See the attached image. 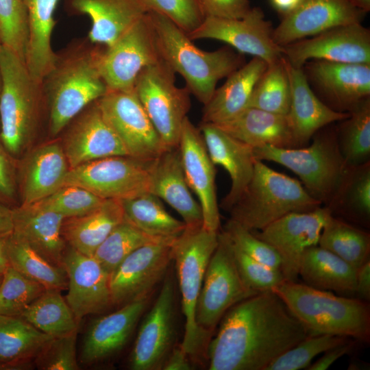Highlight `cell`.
Listing matches in <instances>:
<instances>
[{
	"mask_svg": "<svg viewBox=\"0 0 370 370\" xmlns=\"http://www.w3.org/2000/svg\"><path fill=\"white\" fill-rule=\"evenodd\" d=\"M310 334L272 290L232 306L210 338L209 370H266L280 355Z\"/></svg>",
	"mask_w": 370,
	"mask_h": 370,
	"instance_id": "obj_1",
	"label": "cell"
},
{
	"mask_svg": "<svg viewBox=\"0 0 370 370\" xmlns=\"http://www.w3.org/2000/svg\"><path fill=\"white\" fill-rule=\"evenodd\" d=\"M104 47L88 37L79 38L56 52L51 69L42 79L48 109L47 133L51 138L108 92L100 69Z\"/></svg>",
	"mask_w": 370,
	"mask_h": 370,
	"instance_id": "obj_2",
	"label": "cell"
},
{
	"mask_svg": "<svg viewBox=\"0 0 370 370\" xmlns=\"http://www.w3.org/2000/svg\"><path fill=\"white\" fill-rule=\"evenodd\" d=\"M0 135L16 160L21 159L45 123L48 109L42 80L34 77L24 61L3 45L1 55Z\"/></svg>",
	"mask_w": 370,
	"mask_h": 370,
	"instance_id": "obj_3",
	"label": "cell"
},
{
	"mask_svg": "<svg viewBox=\"0 0 370 370\" xmlns=\"http://www.w3.org/2000/svg\"><path fill=\"white\" fill-rule=\"evenodd\" d=\"M148 15L161 60L183 77L190 94L204 105L212 97L218 82L245 63L244 55L230 46L204 51L166 16L154 12H148Z\"/></svg>",
	"mask_w": 370,
	"mask_h": 370,
	"instance_id": "obj_4",
	"label": "cell"
},
{
	"mask_svg": "<svg viewBox=\"0 0 370 370\" xmlns=\"http://www.w3.org/2000/svg\"><path fill=\"white\" fill-rule=\"evenodd\" d=\"M310 335L345 336L370 341L369 302L336 295L297 281L284 280L272 288Z\"/></svg>",
	"mask_w": 370,
	"mask_h": 370,
	"instance_id": "obj_5",
	"label": "cell"
},
{
	"mask_svg": "<svg viewBox=\"0 0 370 370\" xmlns=\"http://www.w3.org/2000/svg\"><path fill=\"white\" fill-rule=\"evenodd\" d=\"M307 147L254 148L257 160L283 165L299 176L307 192L322 203L334 204L340 197L351 169L340 150L336 134H315Z\"/></svg>",
	"mask_w": 370,
	"mask_h": 370,
	"instance_id": "obj_6",
	"label": "cell"
},
{
	"mask_svg": "<svg viewBox=\"0 0 370 370\" xmlns=\"http://www.w3.org/2000/svg\"><path fill=\"white\" fill-rule=\"evenodd\" d=\"M321 204L299 181L256 159L250 182L230 210V219L251 231L260 230L288 214L311 211Z\"/></svg>",
	"mask_w": 370,
	"mask_h": 370,
	"instance_id": "obj_7",
	"label": "cell"
},
{
	"mask_svg": "<svg viewBox=\"0 0 370 370\" xmlns=\"http://www.w3.org/2000/svg\"><path fill=\"white\" fill-rule=\"evenodd\" d=\"M219 231H212L203 225L188 227L178 236L173 246L185 318L182 347L190 359L206 358L211 336L201 332L195 322L196 304L208 262L218 244Z\"/></svg>",
	"mask_w": 370,
	"mask_h": 370,
	"instance_id": "obj_8",
	"label": "cell"
},
{
	"mask_svg": "<svg viewBox=\"0 0 370 370\" xmlns=\"http://www.w3.org/2000/svg\"><path fill=\"white\" fill-rule=\"evenodd\" d=\"M256 293L240 274L231 239L223 230L219 231L218 244L208 262L196 304L197 327L212 336L225 312Z\"/></svg>",
	"mask_w": 370,
	"mask_h": 370,
	"instance_id": "obj_9",
	"label": "cell"
},
{
	"mask_svg": "<svg viewBox=\"0 0 370 370\" xmlns=\"http://www.w3.org/2000/svg\"><path fill=\"white\" fill-rule=\"evenodd\" d=\"M134 90L165 147L177 148L191 103L187 88L175 84V73L160 60L140 71Z\"/></svg>",
	"mask_w": 370,
	"mask_h": 370,
	"instance_id": "obj_10",
	"label": "cell"
},
{
	"mask_svg": "<svg viewBox=\"0 0 370 370\" xmlns=\"http://www.w3.org/2000/svg\"><path fill=\"white\" fill-rule=\"evenodd\" d=\"M154 160L129 156L95 160L70 169L63 186L82 187L103 199L132 198L150 193Z\"/></svg>",
	"mask_w": 370,
	"mask_h": 370,
	"instance_id": "obj_11",
	"label": "cell"
},
{
	"mask_svg": "<svg viewBox=\"0 0 370 370\" xmlns=\"http://www.w3.org/2000/svg\"><path fill=\"white\" fill-rule=\"evenodd\" d=\"M160 60L147 12L112 45L104 47L100 69L108 90H128L134 88L136 79L144 68Z\"/></svg>",
	"mask_w": 370,
	"mask_h": 370,
	"instance_id": "obj_12",
	"label": "cell"
},
{
	"mask_svg": "<svg viewBox=\"0 0 370 370\" xmlns=\"http://www.w3.org/2000/svg\"><path fill=\"white\" fill-rule=\"evenodd\" d=\"M97 101L129 156L154 160L167 149L134 88L108 90Z\"/></svg>",
	"mask_w": 370,
	"mask_h": 370,
	"instance_id": "obj_13",
	"label": "cell"
},
{
	"mask_svg": "<svg viewBox=\"0 0 370 370\" xmlns=\"http://www.w3.org/2000/svg\"><path fill=\"white\" fill-rule=\"evenodd\" d=\"M176 238H162L143 245L110 273L113 306H123L149 297L173 261V246Z\"/></svg>",
	"mask_w": 370,
	"mask_h": 370,
	"instance_id": "obj_14",
	"label": "cell"
},
{
	"mask_svg": "<svg viewBox=\"0 0 370 370\" xmlns=\"http://www.w3.org/2000/svg\"><path fill=\"white\" fill-rule=\"evenodd\" d=\"M273 31L263 11L254 7L241 18L206 17L197 28L187 34L192 40L222 41L240 53L259 58L269 64L282 57L281 47L273 40Z\"/></svg>",
	"mask_w": 370,
	"mask_h": 370,
	"instance_id": "obj_15",
	"label": "cell"
},
{
	"mask_svg": "<svg viewBox=\"0 0 370 370\" xmlns=\"http://www.w3.org/2000/svg\"><path fill=\"white\" fill-rule=\"evenodd\" d=\"M280 47L282 56L297 68L312 60L370 64V31L361 23L337 26Z\"/></svg>",
	"mask_w": 370,
	"mask_h": 370,
	"instance_id": "obj_16",
	"label": "cell"
},
{
	"mask_svg": "<svg viewBox=\"0 0 370 370\" xmlns=\"http://www.w3.org/2000/svg\"><path fill=\"white\" fill-rule=\"evenodd\" d=\"M329 208L292 212L269 224L255 235L270 245L281 258L280 271L285 280L297 281L304 251L317 245L329 217Z\"/></svg>",
	"mask_w": 370,
	"mask_h": 370,
	"instance_id": "obj_17",
	"label": "cell"
},
{
	"mask_svg": "<svg viewBox=\"0 0 370 370\" xmlns=\"http://www.w3.org/2000/svg\"><path fill=\"white\" fill-rule=\"evenodd\" d=\"M301 68L314 92L334 110L347 112L370 97V64L312 60Z\"/></svg>",
	"mask_w": 370,
	"mask_h": 370,
	"instance_id": "obj_18",
	"label": "cell"
},
{
	"mask_svg": "<svg viewBox=\"0 0 370 370\" xmlns=\"http://www.w3.org/2000/svg\"><path fill=\"white\" fill-rule=\"evenodd\" d=\"M60 142L70 169L107 157L128 156L95 101L63 130Z\"/></svg>",
	"mask_w": 370,
	"mask_h": 370,
	"instance_id": "obj_19",
	"label": "cell"
},
{
	"mask_svg": "<svg viewBox=\"0 0 370 370\" xmlns=\"http://www.w3.org/2000/svg\"><path fill=\"white\" fill-rule=\"evenodd\" d=\"M174 321L175 291L167 278L138 332L130 357L131 369H162L173 347Z\"/></svg>",
	"mask_w": 370,
	"mask_h": 370,
	"instance_id": "obj_20",
	"label": "cell"
},
{
	"mask_svg": "<svg viewBox=\"0 0 370 370\" xmlns=\"http://www.w3.org/2000/svg\"><path fill=\"white\" fill-rule=\"evenodd\" d=\"M188 185L197 196L203 226L219 231L220 214L215 186V168L199 127L187 116L182 124L178 145Z\"/></svg>",
	"mask_w": 370,
	"mask_h": 370,
	"instance_id": "obj_21",
	"label": "cell"
},
{
	"mask_svg": "<svg viewBox=\"0 0 370 370\" xmlns=\"http://www.w3.org/2000/svg\"><path fill=\"white\" fill-rule=\"evenodd\" d=\"M63 267L68 278L66 301L79 322L88 314L101 312L113 306L110 274L93 257L66 247Z\"/></svg>",
	"mask_w": 370,
	"mask_h": 370,
	"instance_id": "obj_22",
	"label": "cell"
},
{
	"mask_svg": "<svg viewBox=\"0 0 370 370\" xmlns=\"http://www.w3.org/2000/svg\"><path fill=\"white\" fill-rule=\"evenodd\" d=\"M365 14L346 0H304L273 29V38L283 47L337 26L361 23Z\"/></svg>",
	"mask_w": 370,
	"mask_h": 370,
	"instance_id": "obj_23",
	"label": "cell"
},
{
	"mask_svg": "<svg viewBox=\"0 0 370 370\" xmlns=\"http://www.w3.org/2000/svg\"><path fill=\"white\" fill-rule=\"evenodd\" d=\"M70 168L60 142L41 145L18 160L21 205L37 202L63 186Z\"/></svg>",
	"mask_w": 370,
	"mask_h": 370,
	"instance_id": "obj_24",
	"label": "cell"
},
{
	"mask_svg": "<svg viewBox=\"0 0 370 370\" xmlns=\"http://www.w3.org/2000/svg\"><path fill=\"white\" fill-rule=\"evenodd\" d=\"M283 61L291 90L290 108L286 116L295 147H302L319 130L330 123L345 119L349 113L338 112L328 107L312 90L302 68L293 66L284 57Z\"/></svg>",
	"mask_w": 370,
	"mask_h": 370,
	"instance_id": "obj_25",
	"label": "cell"
},
{
	"mask_svg": "<svg viewBox=\"0 0 370 370\" xmlns=\"http://www.w3.org/2000/svg\"><path fill=\"white\" fill-rule=\"evenodd\" d=\"M199 128L211 160L214 164L223 166L230 177V190L221 202L222 208L230 210L241 198L253 176L256 160L254 148L214 124L201 123Z\"/></svg>",
	"mask_w": 370,
	"mask_h": 370,
	"instance_id": "obj_26",
	"label": "cell"
},
{
	"mask_svg": "<svg viewBox=\"0 0 370 370\" xmlns=\"http://www.w3.org/2000/svg\"><path fill=\"white\" fill-rule=\"evenodd\" d=\"M149 297L129 302L95 320L84 337L81 361L92 364L120 351L127 343L149 303Z\"/></svg>",
	"mask_w": 370,
	"mask_h": 370,
	"instance_id": "obj_27",
	"label": "cell"
},
{
	"mask_svg": "<svg viewBox=\"0 0 370 370\" xmlns=\"http://www.w3.org/2000/svg\"><path fill=\"white\" fill-rule=\"evenodd\" d=\"M67 12L91 20L87 37L93 43L112 45L148 11L141 0H66Z\"/></svg>",
	"mask_w": 370,
	"mask_h": 370,
	"instance_id": "obj_28",
	"label": "cell"
},
{
	"mask_svg": "<svg viewBox=\"0 0 370 370\" xmlns=\"http://www.w3.org/2000/svg\"><path fill=\"white\" fill-rule=\"evenodd\" d=\"M150 193L175 209L186 226L203 225L201 208L190 193L178 147L166 149L154 160Z\"/></svg>",
	"mask_w": 370,
	"mask_h": 370,
	"instance_id": "obj_29",
	"label": "cell"
},
{
	"mask_svg": "<svg viewBox=\"0 0 370 370\" xmlns=\"http://www.w3.org/2000/svg\"><path fill=\"white\" fill-rule=\"evenodd\" d=\"M65 218L34 204L13 208L12 232L24 239L48 262L63 267L66 249L62 236Z\"/></svg>",
	"mask_w": 370,
	"mask_h": 370,
	"instance_id": "obj_30",
	"label": "cell"
},
{
	"mask_svg": "<svg viewBox=\"0 0 370 370\" xmlns=\"http://www.w3.org/2000/svg\"><path fill=\"white\" fill-rule=\"evenodd\" d=\"M267 63L259 58L245 63L216 88L204 105L201 123L219 124L229 121L248 108L254 88L266 70Z\"/></svg>",
	"mask_w": 370,
	"mask_h": 370,
	"instance_id": "obj_31",
	"label": "cell"
},
{
	"mask_svg": "<svg viewBox=\"0 0 370 370\" xmlns=\"http://www.w3.org/2000/svg\"><path fill=\"white\" fill-rule=\"evenodd\" d=\"M214 125L253 148L263 145L296 147L286 115L249 107L233 119Z\"/></svg>",
	"mask_w": 370,
	"mask_h": 370,
	"instance_id": "obj_32",
	"label": "cell"
},
{
	"mask_svg": "<svg viewBox=\"0 0 370 370\" xmlns=\"http://www.w3.org/2000/svg\"><path fill=\"white\" fill-rule=\"evenodd\" d=\"M27 23L25 64L35 78L42 80L51 69L56 52L51 45L56 21L54 12L59 0H24Z\"/></svg>",
	"mask_w": 370,
	"mask_h": 370,
	"instance_id": "obj_33",
	"label": "cell"
},
{
	"mask_svg": "<svg viewBox=\"0 0 370 370\" xmlns=\"http://www.w3.org/2000/svg\"><path fill=\"white\" fill-rule=\"evenodd\" d=\"M125 219L120 200L104 199L97 208L77 217L66 218L62 236L69 246L92 256L112 230Z\"/></svg>",
	"mask_w": 370,
	"mask_h": 370,
	"instance_id": "obj_34",
	"label": "cell"
},
{
	"mask_svg": "<svg viewBox=\"0 0 370 370\" xmlns=\"http://www.w3.org/2000/svg\"><path fill=\"white\" fill-rule=\"evenodd\" d=\"M356 273L352 266L318 245L304 251L299 267L304 284L345 297H355Z\"/></svg>",
	"mask_w": 370,
	"mask_h": 370,
	"instance_id": "obj_35",
	"label": "cell"
},
{
	"mask_svg": "<svg viewBox=\"0 0 370 370\" xmlns=\"http://www.w3.org/2000/svg\"><path fill=\"white\" fill-rule=\"evenodd\" d=\"M53 337L21 317L0 314V369L30 367Z\"/></svg>",
	"mask_w": 370,
	"mask_h": 370,
	"instance_id": "obj_36",
	"label": "cell"
},
{
	"mask_svg": "<svg viewBox=\"0 0 370 370\" xmlns=\"http://www.w3.org/2000/svg\"><path fill=\"white\" fill-rule=\"evenodd\" d=\"M120 201L125 218L151 236L176 238L186 228L184 222L171 216L151 193Z\"/></svg>",
	"mask_w": 370,
	"mask_h": 370,
	"instance_id": "obj_37",
	"label": "cell"
},
{
	"mask_svg": "<svg viewBox=\"0 0 370 370\" xmlns=\"http://www.w3.org/2000/svg\"><path fill=\"white\" fill-rule=\"evenodd\" d=\"M6 254L10 266L47 289L61 291L67 288L68 278L64 267L48 262L12 232L7 239Z\"/></svg>",
	"mask_w": 370,
	"mask_h": 370,
	"instance_id": "obj_38",
	"label": "cell"
},
{
	"mask_svg": "<svg viewBox=\"0 0 370 370\" xmlns=\"http://www.w3.org/2000/svg\"><path fill=\"white\" fill-rule=\"evenodd\" d=\"M19 317L53 337L77 332L79 323L58 289H46Z\"/></svg>",
	"mask_w": 370,
	"mask_h": 370,
	"instance_id": "obj_39",
	"label": "cell"
},
{
	"mask_svg": "<svg viewBox=\"0 0 370 370\" xmlns=\"http://www.w3.org/2000/svg\"><path fill=\"white\" fill-rule=\"evenodd\" d=\"M318 245L358 270L370 260V235L332 214L325 223Z\"/></svg>",
	"mask_w": 370,
	"mask_h": 370,
	"instance_id": "obj_40",
	"label": "cell"
},
{
	"mask_svg": "<svg viewBox=\"0 0 370 370\" xmlns=\"http://www.w3.org/2000/svg\"><path fill=\"white\" fill-rule=\"evenodd\" d=\"M336 135L343 158L350 168L367 162L370 154V97L354 106Z\"/></svg>",
	"mask_w": 370,
	"mask_h": 370,
	"instance_id": "obj_41",
	"label": "cell"
},
{
	"mask_svg": "<svg viewBox=\"0 0 370 370\" xmlns=\"http://www.w3.org/2000/svg\"><path fill=\"white\" fill-rule=\"evenodd\" d=\"M290 101V84L282 57L267 65L254 88L248 108L287 115Z\"/></svg>",
	"mask_w": 370,
	"mask_h": 370,
	"instance_id": "obj_42",
	"label": "cell"
},
{
	"mask_svg": "<svg viewBox=\"0 0 370 370\" xmlns=\"http://www.w3.org/2000/svg\"><path fill=\"white\" fill-rule=\"evenodd\" d=\"M162 238H167L151 236L125 218L98 247L92 256L110 274L134 250Z\"/></svg>",
	"mask_w": 370,
	"mask_h": 370,
	"instance_id": "obj_43",
	"label": "cell"
},
{
	"mask_svg": "<svg viewBox=\"0 0 370 370\" xmlns=\"http://www.w3.org/2000/svg\"><path fill=\"white\" fill-rule=\"evenodd\" d=\"M46 289L9 265L0 284V314L19 317Z\"/></svg>",
	"mask_w": 370,
	"mask_h": 370,
	"instance_id": "obj_44",
	"label": "cell"
},
{
	"mask_svg": "<svg viewBox=\"0 0 370 370\" xmlns=\"http://www.w3.org/2000/svg\"><path fill=\"white\" fill-rule=\"evenodd\" d=\"M349 339L352 338L330 334H310L277 358L266 370L306 369L319 354Z\"/></svg>",
	"mask_w": 370,
	"mask_h": 370,
	"instance_id": "obj_45",
	"label": "cell"
},
{
	"mask_svg": "<svg viewBox=\"0 0 370 370\" xmlns=\"http://www.w3.org/2000/svg\"><path fill=\"white\" fill-rule=\"evenodd\" d=\"M103 200L82 187L66 185L34 204L66 219L85 214L97 208Z\"/></svg>",
	"mask_w": 370,
	"mask_h": 370,
	"instance_id": "obj_46",
	"label": "cell"
},
{
	"mask_svg": "<svg viewBox=\"0 0 370 370\" xmlns=\"http://www.w3.org/2000/svg\"><path fill=\"white\" fill-rule=\"evenodd\" d=\"M0 34L3 45L24 61L27 41L24 0H0Z\"/></svg>",
	"mask_w": 370,
	"mask_h": 370,
	"instance_id": "obj_47",
	"label": "cell"
},
{
	"mask_svg": "<svg viewBox=\"0 0 370 370\" xmlns=\"http://www.w3.org/2000/svg\"><path fill=\"white\" fill-rule=\"evenodd\" d=\"M223 230L232 243L247 256L269 267L280 270L281 258L277 251L251 230L231 219Z\"/></svg>",
	"mask_w": 370,
	"mask_h": 370,
	"instance_id": "obj_48",
	"label": "cell"
},
{
	"mask_svg": "<svg viewBox=\"0 0 370 370\" xmlns=\"http://www.w3.org/2000/svg\"><path fill=\"white\" fill-rule=\"evenodd\" d=\"M148 12L162 14L186 34L197 28L204 19L198 0H141Z\"/></svg>",
	"mask_w": 370,
	"mask_h": 370,
	"instance_id": "obj_49",
	"label": "cell"
},
{
	"mask_svg": "<svg viewBox=\"0 0 370 370\" xmlns=\"http://www.w3.org/2000/svg\"><path fill=\"white\" fill-rule=\"evenodd\" d=\"M77 332L56 336L44 347L34 359L42 370H77L76 358Z\"/></svg>",
	"mask_w": 370,
	"mask_h": 370,
	"instance_id": "obj_50",
	"label": "cell"
},
{
	"mask_svg": "<svg viewBox=\"0 0 370 370\" xmlns=\"http://www.w3.org/2000/svg\"><path fill=\"white\" fill-rule=\"evenodd\" d=\"M343 195H345L347 204L353 212L355 219L364 221L365 223L369 222L370 217V167L369 162L351 169L340 197Z\"/></svg>",
	"mask_w": 370,
	"mask_h": 370,
	"instance_id": "obj_51",
	"label": "cell"
},
{
	"mask_svg": "<svg viewBox=\"0 0 370 370\" xmlns=\"http://www.w3.org/2000/svg\"><path fill=\"white\" fill-rule=\"evenodd\" d=\"M232 247L240 274L247 286L254 292L272 290L285 280L280 270L269 267L253 259L233 243Z\"/></svg>",
	"mask_w": 370,
	"mask_h": 370,
	"instance_id": "obj_52",
	"label": "cell"
},
{
	"mask_svg": "<svg viewBox=\"0 0 370 370\" xmlns=\"http://www.w3.org/2000/svg\"><path fill=\"white\" fill-rule=\"evenodd\" d=\"M18 160L5 148L0 135V201L12 207L18 197Z\"/></svg>",
	"mask_w": 370,
	"mask_h": 370,
	"instance_id": "obj_53",
	"label": "cell"
},
{
	"mask_svg": "<svg viewBox=\"0 0 370 370\" xmlns=\"http://www.w3.org/2000/svg\"><path fill=\"white\" fill-rule=\"evenodd\" d=\"M206 17L237 19L251 10L249 0H198Z\"/></svg>",
	"mask_w": 370,
	"mask_h": 370,
	"instance_id": "obj_54",
	"label": "cell"
},
{
	"mask_svg": "<svg viewBox=\"0 0 370 370\" xmlns=\"http://www.w3.org/2000/svg\"><path fill=\"white\" fill-rule=\"evenodd\" d=\"M356 341L349 339L347 342L338 345L336 347L325 351L322 357L319 358L315 362L311 364L307 370H325L334 364L338 359L344 355L351 352L354 348Z\"/></svg>",
	"mask_w": 370,
	"mask_h": 370,
	"instance_id": "obj_55",
	"label": "cell"
},
{
	"mask_svg": "<svg viewBox=\"0 0 370 370\" xmlns=\"http://www.w3.org/2000/svg\"><path fill=\"white\" fill-rule=\"evenodd\" d=\"M192 369L190 358L181 345L173 347L164 362L163 370H190Z\"/></svg>",
	"mask_w": 370,
	"mask_h": 370,
	"instance_id": "obj_56",
	"label": "cell"
},
{
	"mask_svg": "<svg viewBox=\"0 0 370 370\" xmlns=\"http://www.w3.org/2000/svg\"><path fill=\"white\" fill-rule=\"evenodd\" d=\"M355 297L370 301V260L357 270Z\"/></svg>",
	"mask_w": 370,
	"mask_h": 370,
	"instance_id": "obj_57",
	"label": "cell"
},
{
	"mask_svg": "<svg viewBox=\"0 0 370 370\" xmlns=\"http://www.w3.org/2000/svg\"><path fill=\"white\" fill-rule=\"evenodd\" d=\"M13 230V208L0 201V236Z\"/></svg>",
	"mask_w": 370,
	"mask_h": 370,
	"instance_id": "obj_58",
	"label": "cell"
},
{
	"mask_svg": "<svg viewBox=\"0 0 370 370\" xmlns=\"http://www.w3.org/2000/svg\"><path fill=\"white\" fill-rule=\"evenodd\" d=\"M304 0H269L273 9L282 17H284L297 10Z\"/></svg>",
	"mask_w": 370,
	"mask_h": 370,
	"instance_id": "obj_59",
	"label": "cell"
},
{
	"mask_svg": "<svg viewBox=\"0 0 370 370\" xmlns=\"http://www.w3.org/2000/svg\"><path fill=\"white\" fill-rule=\"evenodd\" d=\"M9 234L0 236V275L3 274L9 266L6 254V243Z\"/></svg>",
	"mask_w": 370,
	"mask_h": 370,
	"instance_id": "obj_60",
	"label": "cell"
},
{
	"mask_svg": "<svg viewBox=\"0 0 370 370\" xmlns=\"http://www.w3.org/2000/svg\"><path fill=\"white\" fill-rule=\"evenodd\" d=\"M353 6L367 12L370 10V0H346Z\"/></svg>",
	"mask_w": 370,
	"mask_h": 370,
	"instance_id": "obj_61",
	"label": "cell"
},
{
	"mask_svg": "<svg viewBox=\"0 0 370 370\" xmlns=\"http://www.w3.org/2000/svg\"><path fill=\"white\" fill-rule=\"evenodd\" d=\"M2 47H3V42H2L1 34H0V55H1V51ZM1 86H2V73H1V60H0V94L1 91Z\"/></svg>",
	"mask_w": 370,
	"mask_h": 370,
	"instance_id": "obj_62",
	"label": "cell"
},
{
	"mask_svg": "<svg viewBox=\"0 0 370 370\" xmlns=\"http://www.w3.org/2000/svg\"><path fill=\"white\" fill-rule=\"evenodd\" d=\"M2 278H3V274L0 275V284H1V282L2 280Z\"/></svg>",
	"mask_w": 370,
	"mask_h": 370,
	"instance_id": "obj_63",
	"label": "cell"
}]
</instances>
